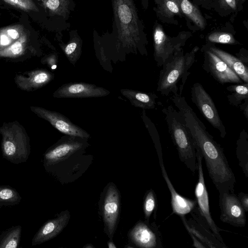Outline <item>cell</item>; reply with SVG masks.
I'll list each match as a JSON object with an SVG mask.
<instances>
[{"instance_id":"6da1fadb","label":"cell","mask_w":248,"mask_h":248,"mask_svg":"<svg viewBox=\"0 0 248 248\" xmlns=\"http://www.w3.org/2000/svg\"><path fill=\"white\" fill-rule=\"evenodd\" d=\"M170 100L182 115L196 150L204 158L209 175L219 194L224 192L234 193L235 177L221 145L207 131L184 96L173 94Z\"/></svg>"},{"instance_id":"7a4b0ae2","label":"cell","mask_w":248,"mask_h":248,"mask_svg":"<svg viewBox=\"0 0 248 248\" xmlns=\"http://www.w3.org/2000/svg\"><path fill=\"white\" fill-rule=\"evenodd\" d=\"M113 31L111 33L116 46L133 52L139 51L147 55L146 39L133 0H111Z\"/></svg>"},{"instance_id":"3957f363","label":"cell","mask_w":248,"mask_h":248,"mask_svg":"<svg viewBox=\"0 0 248 248\" xmlns=\"http://www.w3.org/2000/svg\"><path fill=\"white\" fill-rule=\"evenodd\" d=\"M198 49L199 47L196 46L184 54L182 49L165 61L159 72L157 92L163 96H167L171 93L182 95L184 85L190 74L188 70L195 61V54Z\"/></svg>"},{"instance_id":"277c9868","label":"cell","mask_w":248,"mask_h":248,"mask_svg":"<svg viewBox=\"0 0 248 248\" xmlns=\"http://www.w3.org/2000/svg\"><path fill=\"white\" fill-rule=\"evenodd\" d=\"M180 160L193 173L197 170L196 150L192 137L179 111L170 105L162 110Z\"/></svg>"},{"instance_id":"5b68a950","label":"cell","mask_w":248,"mask_h":248,"mask_svg":"<svg viewBox=\"0 0 248 248\" xmlns=\"http://www.w3.org/2000/svg\"><path fill=\"white\" fill-rule=\"evenodd\" d=\"M3 158L14 164L27 161L31 153L30 140L24 127L17 121L3 123L0 126Z\"/></svg>"},{"instance_id":"8992f818","label":"cell","mask_w":248,"mask_h":248,"mask_svg":"<svg viewBox=\"0 0 248 248\" xmlns=\"http://www.w3.org/2000/svg\"><path fill=\"white\" fill-rule=\"evenodd\" d=\"M197 170L198 172V180L195 188V195L197 204L196 207L199 214L207 224L216 237L223 243H225L220 234L224 231L215 223L210 211L209 201L206 189L202 170V157L200 153L196 150Z\"/></svg>"},{"instance_id":"52a82bcc","label":"cell","mask_w":248,"mask_h":248,"mask_svg":"<svg viewBox=\"0 0 248 248\" xmlns=\"http://www.w3.org/2000/svg\"><path fill=\"white\" fill-rule=\"evenodd\" d=\"M192 102L207 121L220 133L222 138L226 135V130L214 102L203 86L199 82L194 83L191 88Z\"/></svg>"},{"instance_id":"ba28073f","label":"cell","mask_w":248,"mask_h":248,"mask_svg":"<svg viewBox=\"0 0 248 248\" xmlns=\"http://www.w3.org/2000/svg\"><path fill=\"white\" fill-rule=\"evenodd\" d=\"M87 140L67 135L62 137L45 153L44 166L46 167L54 165L83 149L88 144Z\"/></svg>"},{"instance_id":"9c48e42d","label":"cell","mask_w":248,"mask_h":248,"mask_svg":"<svg viewBox=\"0 0 248 248\" xmlns=\"http://www.w3.org/2000/svg\"><path fill=\"white\" fill-rule=\"evenodd\" d=\"M192 217L179 216L187 232L193 234L206 248H227L225 243L218 240L201 217L195 206L190 212Z\"/></svg>"},{"instance_id":"30bf717a","label":"cell","mask_w":248,"mask_h":248,"mask_svg":"<svg viewBox=\"0 0 248 248\" xmlns=\"http://www.w3.org/2000/svg\"><path fill=\"white\" fill-rule=\"evenodd\" d=\"M220 220L235 227H244L246 224V212L238 197L234 193L224 192L219 194Z\"/></svg>"},{"instance_id":"8fae6325","label":"cell","mask_w":248,"mask_h":248,"mask_svg":"<svg viewBox=\"0 0 248 248\" xmlns=\"http://www.w3.org/2000/svg\"><path fill=\"white\" fill-rule=\"evenodd\" d=\"M154 57L158 67L162 66L165 61L175 52L182 49L186 39L171 38L165 32L162 27L156 23L153 31Z\"/></svg>"},{"instance_id":"7c38bea8","label":"cell","mask_w":248,"mask_h":248,"mask_svg":"<svg viewBox=\"0 0 248 248\" xmlns=\"http://www.w3.org/2000/svg\"><path fill=\"white\" fill-rule=\"evenodd\" d=\"M159 226L155 221L151 223L146 220L138 221L129 232L134 244L141 248H162V237Z\"/></svg>"},{"instance_id":"4fadbf2b","label":"cell","mask_w":248,"mask_h":248,"mask_svg":"<svg viewBox=\"0 0 248 248\" xmlns=\"http://www.w3.org/2000/svg\"><path fill=\"white\" fill-rule=\"evenodd\" d=\"M30 109L37 116L47 121L54 128L65 135L87 139L90 137L88 132L61 113L38 106H31Z\"/></svg>"},{"instance_id":"5bb4252c","label":"cell","mask_w":248,"mask_h":248,"mask_svg":"<svg viewBox=\"0 0 248 248\" xmlns=\"http://www.w3.org/2000/svg\"><path fill=\"white\" fill-rule=\"evenodd\" d=\"M202 68L221 84L227 83H242L241 78L224 62L209 50L203 47Z\"/></svg>"},{"instance_id":"9a60e30c","label":"cell","mask_w":248,"mask_h":248,"mask_svg":"<svg viewBox=\"0 0 248 248\" xmlns=\"http://www.w3.org/2000/svg\"><path fill=\"white\" fill-rule=\"evenodd\" d=\"M110 92L93 84L70 82L62 84L53 93L57 98H84L106 96Z\"/></svg>"},{"instance_id":"2e32d148","label":"cell","mask_w":248,"mask_h":248,"mask_svg":"<svg viewBox=\"0 0 248 248\" xmlns=\"http://www.w3.org/2000/svg\"><path fill=\"white\" fill-rule=\"evenodd\" d=\"M120 194L113 183H109L102 204L103 217L107 234L111 238L115 232L120 211Z\"/></svg>"},{"instance_id":"e0dca14e","label":"cell","mask_w":248,"mask_h":248,"mask_svg":"<svg viewBox=\"0 0 248 248\" xmlns=\"http://www.w3.org/2000/svg\"><path fill=\"white\" fill-rule=\"evenodd\" d=\"M54 78V74L50 71L45 69H38L16 74L14 80L21 90L33 92L47 84Z\"/></svg>"},{"instance_id":"ac0fdd59","label":"cell","mask_w":248,"mask_h":248,"mask_svg":"<svg viewBox=\"0 0 248 248\" xmlns=\"http://www.w3.org/2000/svg\"><path fill=\"white\" fill-rule=\"evenodd\" d=\"M157 154L162 176L170 193L172 213L179 216L186 215L190 213L197 204L196 200L184 197L176 191L165 169L162 152H157Z\"/></svg>"},{"instance_id":"d6986e66","label":"cell","mask_w":248,"mask_h":248,"mask_svg":"<svg viewBox=\"0 0 248 248\" xmlns=\"http://www.w3.org/2000/svg\"><path fill=\"white\" fill-rule=\"evenodd\" d=\"M70 217L69 212L66 210L46 222L32 238V246L40 245L56 237L67 225Z\"/></svg>"},{"instance_id":"ffe728a7","label":"cell","mask_w":248,"mask_h":248,"mask_svg":"<svg viewBox=\"0 0 248 248\" xmlns=\"http://www.w3.org/2000/svg\"><path fill=\"white\" fill-rule=\"evenodd\" d=\"M204 47L211 51L225 62L244 83H248V67L239 59L212 45L205 46Z\"/></svg>"},{"instance_id":"44dd1931","label":"cell","mask_w":248,"mask_h":248,"mask_svg":"<svg viewBox=\"0 0 248 248\" xmlns=\"http://www.w3.org/2000/svg\"><path fill=\"white\" fill-rule=\"evenodd\" d=\"M120 92L136 107L144 109L155 108L156 100L158 97L154 93H145L128 89H121Z\"/></svg>"},{"instance_id":"7402d4cb","label":"cell","mask_w":248,"mask_h":248,"mask_svg":"<svg viewBox=\"0 0 248 248\" xmlns=\"http://www.w3.org/2000/svg\"><path fill=\"white\" fill-rule=\"evenodd\" d=\"M50 16L68 20L75 6L73 0H38Z\"/></svg>"},{"instance_id":"603a6c76","label":"cell","mask_w":248,"mask_h":248,"mask_svg":"<svg viewBox=\"0 0 248 248\" xmlns=\"http://www.w3.org/2000/svg\"><path fill=\"white\" fill-rule=\"evenodd\" d=\"M178 6L181 13L190 19L201 30L206 26V22L198 8L189 0H173Z\"/></svg>"},{"instance_id":"cb8c5ba5","label":"cell","mask_w":248,"mask_h":248,"mask_svg":"<svg viewBox=\"0 0 248 248\" xmlns=\"http://www.w3.org/2000/svg\"><path fill=\"white\" fill-rule=\"evenodd\" d=\"M82 41L76 31L70 32V39L66 44L60 46L71 63L74 64L79 58Z\"/></svg>"},{"instance_id":"d4e9b609","label":"cell","mask_w":248,"mask_h":248,"mask_svg":"<svg viewBox=\"0 0 248 248\" xmlns=\"http://www.w3.org/2000/svg\"><path fill=\"white\" fill-rule=\"evenodd\" d=\"M236 155L239 166L246 178L248 177V134L243 129L236 141Z\"/></svg>"},{"instance_id":"484cf974","label":"cell","mask_w":248,"mask_h":248,"mask_svg":"<svg viewBox=\"0 0 248 248\" xmlns=\"http://www.w3.org/2000/svg\"><path fill=\"white\" fill-rule=\"evenodd\" d=\"M28 48V38L25 32L20 37L6 48L0 50V58L17 59L23 56Z\"/></svg>"},{"instance_id":"4316f807","label":"cell","mask_w":248,"mask_h":248,"mask_svg":"<svg viewBox=\"0 0 248 248\" xmlns=\"http://www.w3.org/2000/svg\"><path fill=\"white\" fill-rule=\"evenodd\" d=\"M24 32L23 26L20 24L0 28V50L10 46Z\"/></svg>"},{"instance_id":"83f0119b","label":"cell","mask_w":248,"mask_h":248,"mask_svg":"<svg viewBox=\"0 0 248 248\" xmlns=\"http://www.w3.org/2000/svg\"><path fill=\"white\" fill-rule=\"evenodd\" d=\"M22 228L12 226L0 234V248H17L20 243Z\"/></svg>"},{"instance_id":"f1b7e54d","label":"cell","mask_w":248,"mask_h":248,"mask_svg":"<svg viewBox=\"0 0 248 248\" xmlns=\"http://www.w3.org/2000/svg\"><path fill=\"white\" fill-rule=\"evenodd\" d=\"M231 93L227 95L229 104L238 107L242 101L248 98V83L231 85L226 88Z\"/></svg>"},{"instance_id":"f546056e","label":"cell","mask_w":248,"mask_h":248,"mask_svg":"<svg viewBox=\"0 0 248 248\" xmlns=\"http://www.w3.org/2000/svg\"><path fill=\"white\" fill-rule=\"evenodd\" d=\"M157 207L158 202L156 195L155 191L151 188L146 191L143 204L144 218L146 221L150 222L152 215L154 220H156Z\"/></svg>"},{"instance_id":"4dcf8cb0","label":"cell","mask_w":248,"mask_h":248,"mask_svg":"<svg viewBox=\"0 0 248 248\" xmlns=\"http://www.w3.org/2000/svg\"><path fill=\"white\" fill-rule=\"evenodd\" d=\"M21 200V197L16 189L9 186H0V207L15 205Z\"/></svg>"},{"instance_id":"1f68e13d","label":"cell","mask_w":248,"mask_h":248,"mask_svg":"<svg viewBox=\"0 0 248 248\" xmlns=\"http://www.w3.org/2000/svg\"><path fill=\"white\" fill-rule=\"evenodd\" d=\"M157 10L160 14L168 18L180 15L181 13L178 6L173 0H159Z\"/></svg>"},{"instance_id":"d6a6232c","label":"cell","mask_w":248,"mask_h":248,"mask_svg":"<svg viewBox=\"0 0 248 248\" xmlns=\"http://www.w3.org/2000/svg\"><path fill=\"white\" fill-rule=\"evenodd\" d=\"M207 39L211 43L229 45L239 44L233 35L228 32H214L208 36Z\"/></svg>"},{"instance_id":"836d02e7","label":"cell","mask_w":248,"mask_h":248,"mask_svg":"<svg viewBox=\"0 0 248 248\" xmlns=\"http://www.w3.org/2000/svg\"><path fill=\"white\" fill-rule=\"evenodd\" d=\"M142 118L145 124L146 128L151 136L156 152L162 151L160 141V138L158 132L155 124L146 115L145 111L143 110L142 113Z\"/></svg>"},{"instance_id":"e575fe53","label":"cell","mask_w":248,"mask_h":248,"mask_svg":"<svg viewBox=\"0 0 248 248\" xmlns=\"http://www.w3.org/2000/svg\"><path fill=\"white\" fill-rule=\"evenodd\" d=\"M6 3L25 12L38 11V8L32 0H2Z\"/></svg>"},{"instance_id":"d590c367","label":"cell","mask_w":248,"mask_h":248,"mask_svg":"<svg viewBox=\"0 0 248 248\" xmlns=\"http://www.w3.org/2000/svg\"><path fill=\"white\" fill-rule=\"evenodd\" d=\"M220 6L226 10L236 11L237 4L235 0H218Z\"/></svg>"},{"instance_id":"8d00e7d4","label":"cell","mask_w":248,"mask_h":248,"mask_svg":"<svg viewBox=\"0 0 248 248\" xmlns=\"http://www.w3.org/2000/svg\"><path fill=\"white\" fill-rule=\"evenodd\" d=\"M237 196L245 212H247L248 211V194L241 192Z\"/></svg>"},{"instance_id":"74e56055","label":"cell","mask_w":248,"mask_h":248,"mask_svg":"<svg viewBox=\"0 0 248 248\" xmlns=\"http://www.w3.org/2000/svg\"><path fill=\"white\" fill-rule=\"evenodd\" d=\"M236 57L239 59L245 65L248 67V53L245 49L240 50V52L236 54Z\"/></svg>"},{"instance_id":"f35d334b","label":"cell","mask_w":248,"mask_h":248,"mask_svg":"<svg viewBox=\"0 0 248 248\" xmlns=\"http://www.w3.org/2000/svg\"><path fill=\"white\" fill-rule=\"evenodd\" d=\"M44 61H45V63L49 65L51 69H54L56 68V57L55 55H51L46 57Z\"/></svg>"},{"instance_id":"ab89813d","label":"cell","mask_w":248,"mask_h":248,"mask_svg":"<svg viewBox=\"0 0 248 248\" xmlns=\"http://www.w3.org/2000/svg\"><path fill=\"white\" fill-rule=\"evenodd\" d=\"M243 103H242L238 107L240 110L243 112L246 119L248 118V98L245 99Z\"/></svg>"},{"instance_id":"60d3db41","label":"cell","mask_w":248,"mask_h":248,"mask_svg":"<svg viewBox=\"0 0 248 248\" xmlns=\"http://www.w3.org/2000/svg\"><path fill=\"white\" fill-rule=\"evenodd\" d=\"M188 233L190 235L192 240L193 247L198 248H206V247L201 242H200L193 234L189 232H188Z\"/></svg>"},{"instance_id":"b9f144b4","label":"cell","mask_w":248,"mask_h":248,"mask_svg":"<svg viewBox=\"0 0 248 248\" xmlns=\"http://www.w3.org/2000/svg\"><path fill=\"white\" fill-rule=\"evenodd\" d=\"M108 247L109 248H116L114 244L111 241H109L108 243Z\"/></svg>"},{"instance_id":"7bdbcfd3","label":"cell","mask_w":248,"mask_h":248,"mask_svg":"<svg viewBox=\"0 0 248 248\" xmlns=\"http://www.w3.org/2000/svg\"><path fill=\"white\" fill-rule=\"evenodd\" d=\"M236 0V4H242L243 3H244L246 0Z\"/></svg>"},{"instance_id":"ee69618b","label":"cell","mask_w":248,"mask_h":248,"mask_svg":"<svg viewBox=\"0 0 248 248\" xmlns=\"http://www.w3.org/2000/svg\"><path fill=\"white\" fill-rule=\"evenodd\" d=\"M84 248H93V246L91 245V244H87L86 245H85Z\"/></svg>"},{"instance_id":"f6af8a7d","label":"cell","mask_w":248,"mask_h":248,"mask_svg":"<svg viewBox=\"0 0 248 248\" xmlns=\"http://www.w3.org/2000/svg\"></svg>"}]
</instances>
